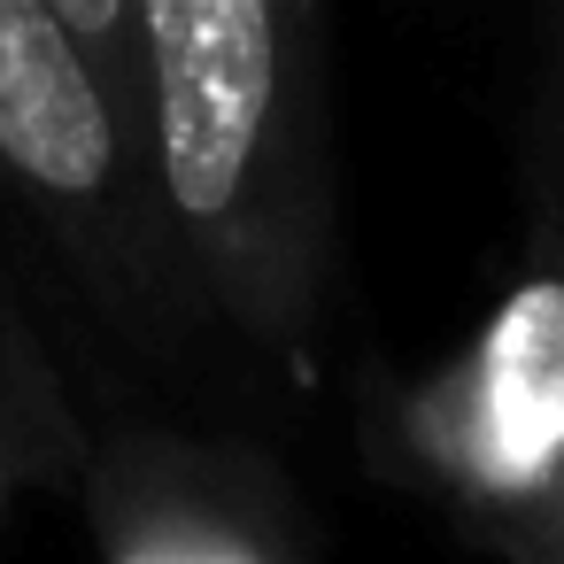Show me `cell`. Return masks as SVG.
Listing matches in <instances>:
<instances>
[{"label":"cell","instance_id":"cell-3","mask_svg":"<svg viewBox=\"0 0 564 564\" xmlns=\"http://www.w3.org/2000/svg\"><path fill=\"white\" fill-rule=\"evenodd\" d=\"M364 456L502 564H564V209L479 325L364 410Z\"/></svg>","mask_w":564,"mask_h":564},{"label":"cell","instance_id":"cell-2","mask_svg":"<svg viewBox=\"0 0 564 564\" xmlns=\"http://www.w3.org/2000/svg\"><path fill=\"white\" fill-rule=\"evenodd\" d=\"M0 209L124 348H194L140 117V0H0Z\"/></svg>","mask_w":564,"mask_h":564},{"label":"cell","instance_id":"cell-1","mask_svg":"<svg viewBox=\"0 0 564 564\" xmlns=\"http://www.w3.org/2000/svg\"><path fill=\"white\" fill-rule=\"evenodd\" d=\"M140 117L178 286L286 387H325L333 70L310 0H140Z\"/></svg>","mask_w":564,"mask_h":564},{"label":"cell","instance_id":"cell-5","mask_svg":"<svg viewBox=\"0 0 564 564\" xmlns=\"http://www.w3.org/2000/svg\"><path fill=\"white\" fill-rule=\"evenodd\" d=\"M86 417L70 410V387L24 310L0 294V510L40 487H70L86 456Z\"/></svg>","mask_w":564,"mask_h":564},{"label":"cell","instance_id":"cell-4","mask_svg":"<svg viewBox=\"0 0 564 564\" xmlns=\"http://www.w3.org/2000/svg\"><path fill=\"white\" fill-rule=\"evenodd\" d=\"M70 495L101 564H317L310 510L256 441L109 417L86 433Z\"/></svg>","mask_w":564,"mask_h":564}]
</instances>
